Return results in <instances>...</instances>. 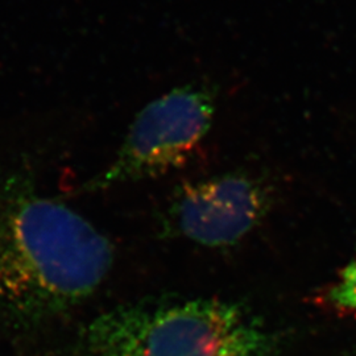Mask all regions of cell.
<instances>
[{
	"instance_id": "cell-1",
	"label": "cell",
	"mask_w": 356,
	"mask_h": 356,
	"mask_svg": "<svg viewBox=\"0 0 356 356\" xmlns=\"http://www.w3.org/2000/svg\"><path fill=\"white\" fill-rule=\"evenodd\" d=\"M113 244L66 204L26 189L0 194V310L17 322L58 317L102 285Z\"/></svg>"
},
{
	"instance_id": "cell-3",
	"label": "cell",
	"mask_w": 356,
	"mask_h": 356,
	"mask_svg": "<svg viewBox=\"0 0 356 356\" xmlns=\"http://www.w3.org/2000/svg\"><path fill=\"white\" fill-rule=\"evenodd\" d=\"M211 92L182 86L148 103L134 119L113 163L94 185L106 188L154 177L185 164L210 131Z\"/></svg>"
},
{
	"instance_id": "cell-4",
	"label": "cell",
	"mask_w": 356,
	"mask_h": 356,
	"mask_svg": "<svg viewBox=\"0 0 356 356\" xmlns=\"http://www.w3.org/2000/svg\"><path fill=\"white\" fill-rule=\"evenodd\" d=\"M269 195L257 179L225 175L186 185L169 209L178 234L204 247L242 241L267 214Z\"/></svg>"
},
{
	"instance_id": "cell-2",
	"label": "cell",
	"mask_w": 356,
	"mask_h": 356,
	"mask_svg": "<svg viewBox=\"0 0 356 356\" xmlns=\"http://www.w3.org/2000/svg\"><path fill=\"white\" fill-rule=\"evenodd\" d=\"M279 338L252 310L219 298H152L92 319L70 356H273Z\"/></svg>"
},
{
	"instance_id": "cell-5",
	"label": "cell",
	"mask_w": 356,
	"mask_h": 356,
	"mask_svg": "<svg viewBox=\"0 0 356 356\" xmlns=\"http://www.w3.org/2000/svg\"><path fill=\"white\" fill-rule=\"evenodd\" d=\"M325 302L337 310L356 313V257L325 293Z\"/></svg>"
}]
</instances>
